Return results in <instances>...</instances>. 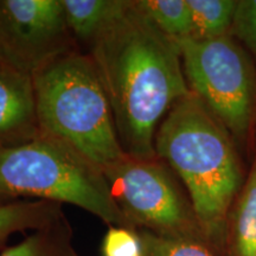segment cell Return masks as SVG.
I'll list each match as a JSON object with an SVG mask.
<instances>
[{
    "label": "cell",
    "instance_id": "6da1fadb",
    "mask_svg": "<svg viewBox=\"0 0 256 256\" xmlns=\"http://www.w3.org/2000/svg\"><path fill=\"white\" fill-rule=\"evenodd\" d=\"M126 156L156 158L158 124L191 92L177 42L166 36L130 0L127 12L92 42L90 52Z\"/></svg>",
    "mask_w": 256,
    "mask_h": 256
},
{
    "label": "cell",
    "instance_id": "7a4b0ae2",
    "mask_svg": "<svg viewBox=\"0 0 256 256\" xmlns=\"http://www.w3.org/2000/svg\"><path fill=\"white\" fill-rule=\"evenodd\" d=\"M154 148L186 186L203 235H218L241 182L226 128L191 92L165 115Z\"/></svg>",
    "mask_w": 256,
    "mask_h": 256
},
{
    "label": "cell",
    "instance_id": "3957f363",
    "mask_svg": "<svg viewBox=\"0 0 256 256\" xmlns=\"http://www.w3.org/2000/svg\"><path fill=\"white\" fill-rule=\"evenodd\" d=\"M32 78L42 134L68 144L102 170L126 156L89 54H66Z\"/></svg>",
    "mask_w": 256,
    "mask_h": 256
},
{
    "label": "cell",
    "instance_id": "277c9868",
    "mask_svg": "<svg viewBox=\"0 0 256 256\" xmlns=\"http://www.w3.org/2000/svg\"><path fill=\"white\" fill-rule=\"evenodd\" d=\"M20 197L72 204L110 226L130 228L102 168L68 144L46 134L0 148V204Z\"/></svg>",
    "mask_w": 256,
    "mask_h": 256
},
{
    "label": "cell",
    "instance_id": "5b68a950",
    "mask_svg": "<svg viewBox=\"0 0 256 256\" xmlns=\"http://www.w3.org/2000/svg\"><path fill=\"white\" fill-rule=\"evenodd\" d=\"M188 88L234 136L248 132L254 104L252 66L229 34L177 42Z\"/></svg>",
    "mask_w": 256,
    "mask_h": 256
},
{
    "label": "cell",
    "instance_id": "8992f818",
    "mask_svg": "<svg viewBox=\"0 0 256 256\" xmlns=\"http://www.w3.org/2000/svg\"><path fill=\"white\" fill-rule=\"evenodd\" d=\"M102 171L130 228L142 226L156 235L202 241L203 232L194 209L158 156H126Z\"/></svg>",
    "mask_w": 256,
    "mask_h": 256
},
{
    "label": "cell",
    "instance_id": "52a82bcc",
    "mask_svg": "<svg viewBox=\"0 0 256 256\" xmlns=\"http://www.w3.org/2000/svg\"><path fill=\"white\" fill-rule=\"evenodd\" d=\"M60 0H0V63L34 76L75 51Z\"/></svg>",
    "mask_w": 256,
    "mask_h": 256
},
{
    "label": "cell",
    "instance_id": "ba28073f",
    "mask_svg": "<svg viewBox=\"0 0 256 256\" xmlns=\"http://www.w3.org/2000/svg\"><path fill=\"white\" fill-rule=\"evenodd\" d=\"M40 134L34 78L0 63V148Z\"/></svg>",
    "mask_w": 256,
    "mask_h": 256
},
{
    "label": "cell",
    "instance_id": "9c48e42d",
    "mask_svg": "<svg viewBox=\"0 0 256 256\" xmlns=\"http://www.w3.org/2000/svg\"><path fill=\"white\" fill-rule=\"evenodd\" d=\"M72 37L92 42L126 14L130 0H60Z\"/></svg>",
    "mask_w": 256,
    "mask_h": 256
},
{
    "label": "cell",
    "instance_id": "30bf717a",
    "mask_svg": "<svg viewBox=\"0 0 256 256\" xmlns=\"http://www.w3.org/2000/svg\"><path fill=\"white\" fill-rule=\"evenodd\" d=\"M62 216V206L54 202L14 200L0 204V247L12 234L42 229Z\"/></svg>",
    "mask_w": 256,
    "mask_h": 256
},
{
    "label": "cell",
    "instance_id": "8fae6325",
    "mask_svg": "<svg viewBox=\"0 0 256 256\" xmlns=\"http://www.w3.org/2000/svg\"><path fill=\"white\" fill-rule=\"evenodd\" d=\"M0 256H78L72 247V232L64 216L34 230L20 243L5 249Z\"/></svg>",
    "mask_w": 256,
    "mask_h": 256
},
{
    "label": "cell",
    "instance_id": "7c38bea8",
    "mask_svg": "<svg viewBox=\"0 0 256 256\" xmlns=\"http://www.w3.org/2000/svg\"><path fill=\"white\" fill-rule=\"evenodd\" d=\"M133 4L171 40L178 42L194 36L188 0H133Z\"/></svg>",
    "mask_w": 256,
    "mask_h": 256
},
{
    "label": "cell",
    "instance_id": "4fadbf2b",
    "mask_svg": "<svg viewBox=\"0 0 256 256\" xmlns=\"http://www.w3.org/2000/svg\"><path fill=\"white\" fill-rule=\"evenodd\" d=\"M191 11L194 36L206 40L228 34L232 28L238 2L235 0H188Z\"/></svg>",
    "mask_w": 256,
    "mask_h": 256
},
{
    "label": "cell",
    "instance_id": "5bb4252c",
    "mask_svg": "<svg viewBox=\"0 0 256 256\" xmlns=\"http://www.w3.org/2000/svg\"><path fill=\"white\" fill-rule=\"evenodd\" d=\"M232 235L236 256H256V162L240 198Z\"/></svg>",
    "mask_w": 256,
    "mask_h": 256
},
{
    "label": "cell",
    "instance_id": "9a60e30c",
    "mask_svg": "<svg viewBox=\"0 0 256 256\" xmlns=\"http://www.w3.org/2000/svg\"><path fill=\"white\" fill-rule=\"evenodd\" d=\"M145 256H212L204 243L197 240L176 238L138 230Z\"/></svg>",
    "mask_w": 256,
    "mask_h": 256
},
{
    "label": "cell",
    "instance_id": "2e32d148",
    "mask_svg": "<svg viewBox=\"0 0 256 256\" xmlns=\"http://www.w3.org/2000/svg\"><path fill=\"white\" fill-rule=\"evenodd\" d=\"M101 252L102 256H145L138 230L115 226L106 234Z\"/></svg>",
    "mask_w": 256,
    "mask_h": 256
},
{
    "label": "cell",
    "instance_id": "e0dca14e",
    "mask_svg": "<svg viewBox=\"0 0 256 256\" xmlns=\"http://www.w3.org/2000/svg\"><path fill=\"white\" fill-rule=\"evenodd\" d=\"M232 28L256 57V0L238 2Z\"/></svg>",
    "mask_w": 256,
    "mask_h": 256
}]
</instances>
